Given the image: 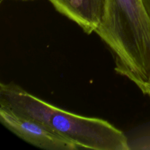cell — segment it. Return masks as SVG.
Segmentation results:
<instances>
[{
	"instance_id": "cell-1",
	"label": "cell",
	"mask_w": 150,
	"mask_h": 150,
	"mask_svg": "<svg viewBox=\"0 0 150 150\" xmlns=\"http://www.w3.org/2000/svg\"><path fill=\"white\" fill-rule=\"evenodd\" d=\"M0 103L43 124L80 149L129 150V139L107 121L68 112L14 83L0 84Z\"/></svg>"
},
{
	"instance_id": "cell-2",
	"label": "cell",
	"mask_w": 150,
	"mask_h": 150,
	"mask_svg": "<svg viewBox=\"0 0 150 150\" xmlns=\"http://www.w3.org/2000/svg\"><path fill=\"white\" fill-rule=\"evenodd\" d=\"M95 33L110 48L119 74L137 86L150 82V18L142 0H108Z\"/></svg>"
},
{
	"instance_id": "cell-3",
	"label": "cell",
	"mask_w": 150,
	"mask_h": 150,
	"mask_svg": "<svg viewBox=\"0 0 150 150\" xmlns=\"http://www.w3.org/2000/svg\"><path fill=\"white\" fill-rule=\"evenodd\" d=\"M0 122L20 139L46 150H76L80 147L40 122L0 103Z\"/></svg>"
},
{
	"instance_id": "cell-4",
	"label": "cell",
	"mask_w": 150,
	"mask_h": 150,
	"mask_svg": "<svg viewBox=\"0 0 150 150\" xmlns=\"http://www.w3.org/2000/svg\"><path fill=\"white\" fill-rule=\"evenodd\" d=\"M54 8L90 35L101 23L108 0H49Z\"/></svg>"
},
{
	"instance_id": "cell-5",
	"label": "cell",
	"mask_w": 150,
	"mask_h": 150,
	"mask_svg": "<svg viewBox=\"0 0 150 150\" xmlns=\"http://www.w3.org/2000/svg\"><path fill=\"white\" fill-rule=\"evenodd\" d=\"M130 149H150V133L129 141Z\"/></svg>"
},
{
	"instance_id": "cell-6",
	"label": "cell",
	"mask_w": 150,
	"mask_h": 150,
	"mask_svg": "<svg viewBox=\"0 0 150 150\" xmlns=\"http://www.w3.org/2000/svg\"><path fill=\"white\" fill-rule=\"evenodd\" d=\"M138 87L142 90V92H143L145 95H148L150 98V82L149 83H144L141 84L140 86H139Z\"/></svg>"
},
{
	"instance_id": "cell-7",
	"label": "cell",
	"mask_w": 150,
	"mask_h": 150,
	"mask_svg": "<svg viewBox=\"0 0 150 150\" xmlns=\"http://www.w3.org/2000/svg\"><path fill=\"white\" fill-rule=\"evenodd\" d=\"M142 1H143L144 5L146 12L150 18V0H142Z\"/></svg>"
},
{
	"instance_id": "cell-8",
	"label": "cell",
	"mask_w": 150,
	"mask_h": 150,
	"mask_svg": "<svg viewBox=\"0 0 150 150\" xmlns=\"http://www.w3.org/2000/svg\"><path fill=\"white\" fill-rule=\"evenodd\" d=\"M0 1H4V0H0ZM22 1H30V0H22Z\"/></svg>"
}]
</instances>
